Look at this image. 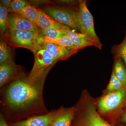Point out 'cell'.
<instances>
[{
  "instance_id": "8992f818",
  "label": "cell",
  "mask_w": 126,
  "mask_h": 126,
  "mask_svg": "<svg viewBox=\"0 0 126 126\" xmlns=\"http://www.w3.org/2000/svg\"><path fill=\"white\" fill-rule=\"evenodd\" d=\"M44 12L55 20L67 26L75 31H79L78 11L65 7L47 6Z\"/></svg>"
},
{
  "instance_id": "277c9868",
  "label": "cell",
  "mask_w": 126,
  "mask_h": 126,
  "mask_svg": "<svg viewBox=\"0 0 126 126\" xmlns=\"http://www.w3.org/2000/svg\"><path fill=\"white\" fill-rule=\"evenodd\" d=\"M78 19L79 31L92 41L97 48L101 49L102 44L94 30L93 18L89 10L86 1L79 0Z\"/></svg>"
},
{
  "instance_id": "e0dca14e",
  "label": "cell",
  "mask_w": 126,
  "mask_h": 126,
  "mask_svg": "<svg viewBox=\"0 0 126 126\" xmlns=\"http://www.w3.org/2000/svg\"><path fill=\"white\" fill-rule=\"evenodd\" d=\"M6 63H14L12 52L5 40L0 41V64Z\"/></svg>"
},
{
  "instance_id": "ac0fdd59",
  "label": "cell",
  "mask_w": 126,
  "mask_h": 126,
  "mask_svg": "<svg viewBox=\"0 0 126 126\" xmlns=\"http://www.w3.org/2000/svg\"><path fill=\"white\" fill-rule=\"evenodd\" d=\"M113 71L124 87L126 88V67L121 58L117 57L116 60Z\"/></svg>"
},
{
  "instance_id": "9c48e42d",
  "label": "cell",
  "mask_w": 126,
  "mask_h": 126,
  "mask_svg": "<svg viewBox=\"0 0 126 126\" xmlns=\"http://www.w3.org/2000/svg\"><path fill=\"white\" fill-rule=\"evenodd\" d=\"M8 30L27 31L40 33L41 29L27 19L14 12L9 13L7 20Z\"/></svg>"
},
{
  "instance_id": "52a82bcc",
  "label": "cell",
  "mask_w": 126,
  "mask_h": 126,
  "mask_svg": "<svg viewBox=\"0 0 126 126\" xmlns=\"http://www.w3.org/2000/svg\"><path fill=\"white\" fill-rule=\"evenodd\" d=\"M126 101V88L118 91L109 92L98 102L99 112L107 114L120 108Z\"/></svg>"
},
{
  "instance_id": "6da1fadb",
  "label": "cell",
  "mask_w": 126,
  "mask_h": 126,
  "mask_svg": "<svg viewBox=\"0 0 126 126\" xmlns=\"http://www.w3.org/2000/svg\"><path fill=\"white\" fill-rule=\"evenodd\" d=\"M49 72L34 81H31L28 76L24 74L3 87L1 104L4 115L20 119L49 112L45 107L43 95Z\"/></svg>"
},
{
  "instance_id": "7c38bea8",
  "label": "cell",
  "mask_w": 126,
  "mask_h": 126,
  "mask_svg": "<svg viewBox=\"0 0 126 126\" xmlns=\"http://www.w3.org/2000/svg\"><path fill=\"white\" fill-rule=\"evenodd\" d=\"M38 10V20L37 26L42 29H55L61 30H71L67 26L62 24L55 20L40 8Z\"/></svg>"
},
{
  "instance_id": "5bb4252c",
  "label": "cell",
  "mask_w": 126,
  "mask_h": 126,
  "mask_svg": "<svg viewBox=\"0 0 126 126\" xmlns=\"http://www.w3.org/2000/svg\"><path fill=\"white\" fill-rule=\"evenodd\" d=\"M66 35L70 38L74 45L78 50L90 46L97 48L93 41L82 33H77L71 30L67 31Z\"/></svg>"
},
{
  "instance_id": "5b68a950",
  "label": "cell",
  "mask_w": 126,
  "mask_h": 126,
  "mask_svg": "<svg viewBox=\"0 0 126 126\" xmlns=\"http://www.w3.org/2000/svg\"><path fill=\"white\" fill-rule=\"evenodd\" d=\"M34 63L28 78L31 81L40 78L46 72L49 71L57 61L47 50L40 46L33 52Z\"/></svg>"
},
{
  "instance_id": "7a4b0ae2",
  "label": "cell",
  "mask_w": 126,
  "mask_h": 126,
  "mask_svg": "<svg viewBox=\"0 0 126 126\" xmlns=\"http://www.w3.org/2000/svg\"><path fill=\"white\" fill-rule=\"evenodd\" d=\"M93 100L83 94L76 108L70 126H111L98 113Z\"/></svg>"
},
{
  "instance_id": "d4e9b609",
  "label": "cell",
  "mask_w": 126,
  "mask_h": 126,
  "mask_svg": "<svg viewBox=\"0 0 126 126\" xmlns=\"http://www.w3.org/2000/svg\"><path fill=\"white\" fill-rule=\"evenodd\" d=\"M11 1L12 0H0V4L8 9L10 7Z\"/></svg>"
},
{
  "instance_id": "484cf974",
  "label": "cell",
  "mask_w": 126,
  "mask_h": 126,
  "mask_svg": "<svg viewBox=\"0 0 126 126\" xmlns=\"http://www.w3.org/2000/svg\"><path fill=\"white\" fill-rule=\"evenodd\" d=\"M122 120L123 122L126 124V112L124 113L122 117Z\"/></svg>"
},
{
  "instance_id": "7402d4cb",
  "label": "cell",
  "mask_w": 126,
  "mask_h": 126,
  "mask_svg": "<svg viewBox=\"0 0 126 126\" xmlns=\"http://www.w3.org/2000/svg\"><path fill=\"white\" fill-rule=\"evenodd\" d=\"M29 3L22 0H12L10 7L8 9V12L16 13L20 11Z\"/></svg>"
},
{
  "instance_id": "8fae6325",
  "label": "cell",
  "mask_w": 126,
  "mask_h": 126,
  "mask_svg": "<svg viewBox=\"0 0 126 126\" xmlns=\"http://www.w3.org/2000/svg\"><path fill=\"white\" fill-rule=\"evenodd\" d=\"M40 46L47 50L57 62L67 59L78 51L68 49L55 43L45 42Z\"/></svg>"
},
{
  "instance_id": "603a6c76",
  "label": "cell",
  "mask_w": 126,
  "mask_h": 126,
  "mask_svg": "<svg viewBox=\"0 0 126 126\" xmlns=\"http://www.w3.org/2000/svg\"><path fill=\"white\" fill-rule=\"evenodd\" d=\"M117 55L124 61L126 67V37L118 48Z\"/></svg>"
},
{
  "instance_id": "44dd1931",
  "label": "cell",
  "mask_w": 126,
  "mask_h": 126,
  "mask_svg": "<svg viewBox=\"0 0 126 126\" xmlns=\"http://www.w3.org/2000/svg\"><path fill=\"white\" fill-rule=\"evenodd\" d=\"M125 88L122 84L116 77L114 71H113L111 76L110 82L107 88L109 92L118 91Z\"/></svg>"
},
{
  "instance_id": "30bf717a",
  "label": "cell",
  "mask_w": 126,
  "mask_h": 126,
  "mask_svg": "<svg viewBox=\"0 0 126 126\" xmlns=\"http://www.w3.org/2000/svg\"><path fill=\"white\" fill-rule=\"evenodd\" d=\"M24 74L15 63H6L0 65V87L1 88Z\"/></svg>"
},
{
  "instance_id": "4fadbf2b",
  "label": "cell",
  "mask_w": 126,
  "mask_h": 126,
  "mask_svg": "<svg viewBox=\"0 0 126 126\" xmlns=\"http://www.w3.org/2000/svg\"><path fill=\"white\" fill-rule=\"evenodd\" d=\"M75 107L65 108L62 107L61 111L49 126H70L75 116Z\"/></svg>"
},
{
  "instance_id": "ffe728a7",
  "label": "cell",
  "mask_w": 126,
  "mask_h": 126,
  "mask_svg": "<svg viewBox=\"0 0 126 126\" xmlns=\"http://www.w3.org/2000/svg\"><path fill=\"white\" fill-rule=\"evenodd\" d=\"M8 9L1 4H0V32L5 35L8 29L7 25Z\"/></svg>"
},
{
  "instance_id": "d6986e66",
  "label": "cell",
  "mask_w": 126,
  "mask_h": 126,
  "mask_svg": "<svg viewBox=\"0 0 126 126\" xmlns=\"http://www.w3.org/2000/svg\"><path fill=\"white\" fill-rule=\"evenodd\" d=\"M69 30H61L55 29H41L40 36L50 39H54L66 35V32Z\"/></svg>"
},
{
  "instance_id": "2e32d148",
  "label": "cell",
  "mask_w": 126,
  "mask_h": 126,
  "mask_svg": "<svg viewBox=\"0 0 126 126\" xmlns=\"http://www.w3.org/2000/svg\"><path fill=\"white\" fill-rule=\"evenodd\" d=\"M16 14L27 19L37 26L39 17L38 8L31 4H29L20 11Z\"/></svg>"
},
{
  "instance_id": "4316f807",
  "label": "cell",
  "mask_w": 126,
  "mask_h": 126,
  "mask_svg": "<svg viewBox=\"0 0 126 126\" xmlns=\"http://www.w3.org/2000/svg\"><path fill=\"white\" fill-rule=\"evenodd\" d=\"M123 126V125H121V126Z\"/></svg>"
},
{
  "instance_id": "3957f363",
  "label": "cell",
  "mask_w": 126,
  "mask_h": 126,
  "mask_svg": "<svg viewBox=\"0 0 126 126\" xmlns=\"http://www.w3.org/2000/svg\"><path fill=\"white\" fill-rule=\"evenodd\" d=\"M4 35L9 44L28 49L33 53L40 46L38 41L40 35L38 32L8 30Z\"/></svg>"
},
{
  "instance_id": "ba28073f",
  "label": "cell",
  "mask_w": 126,
  "mask_h": 126,
  "mask_svg": "<svg viewBox=\"0 0 126 126\" xmlns=\"http://www.w3.org/2000/svg\"><path fill=\"white\" fill-rule=\"evenodd\" d=\"M62 107L52 110L47 114L36 115L26 120L12 123L10 126H49L61 111Z\"/></svg>"
},
{
  "instance_id": "9a60e30c",
  "label": "cell",
  "mask_w": 126,
  "mask_h": 126,
  "mask_svg": "<svg viewBox=\"0 0 126 126\" xmlns=\"http://www.w3.org/2000/svg\"><path fill=\"white\" fill-rule=\"evenodd\" d=\"M48 42L55 43L65 47L68 49L78 50L72 43L70 38L67 35H64L58 38L50 39L42 36H40L39 39V44L40 45L42 43Z\"/></svg>"
},
{
  "instance_id": "cb8c5ba5",
  "label": "cell",
  "mask_w": 126,
  "mask_h": 126,
  "mask_svg": "<svg viewBox=\"0 0 126 126\" xmlns=\"http://www.w3.org/2000/svg\"><path fill=\"white\" fill-rule=\"evenodd\" d=\"M0 126H10L7 124L5 118L1 113L0 115Z\"/></svg>"
}]
</instances>
